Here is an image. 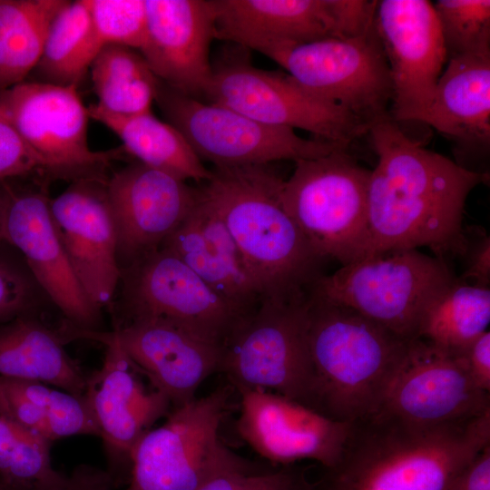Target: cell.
<instances>
[{
	"instance_id": "obj_14",
	"label": "cell",
	"mask_w": 490,
	"mask_h": 490,
	"mask_svg": "<svg viewBox=\"0 0 490 490\" xmlns=\"http://www.w3.org/2000/svg\"><path fill=\"white\" fill-rule=\"evenodd\" d=\"M120 281L126 322L170 321L223 347L244 318L183 261L162 248L122 270Z\"/></svg>"
},
{
	"instance_id": "obj_4",
	"label": "cell",
	"mask_w": 490,
	"mask_h": 490,
	"mask_svg": "<svg viewBox=\"0 0 490 490\" xmlns=\"http://www.w3.org/2000/svg\"><path fill=\"white\" fill-rule=\"evenodd\" d=\"M305 318L311 408L342 422L374 413L412 340L311 292Z\"/></svg>"
},
{
	"instance_id": "obj_10",
	"label": "cell",
	"mask_w": 490,
	"mask_h": 490,
	"mask_svg": "<svg viewBox=\"0 0 490 490\" xmlns=\"http://www.w3.org/2000/svg\"><path fill=\"white\" fill-rule=\"evenodd\" d=\"M155 101L168 122L185 137L200 159L215 167L263 165L284 160L297 162L347 147L302 138L295 130L264 124L226 106L203 103L162 82Z\"/></svg>"
},
{
	"instance_id": "obj_22",
	"label": "cell",
	"mask_w": 490,
	"mask_h": 490,
	"mask_svg": "<svg viewBox=\"0 0 490 490\" xmlns=\"http://www.w3.org/2000/svg\"><path fill=\"white\" fill-rule=\"evenodd\" d=\"M106 182L74 181L50 200L52 217L72 267L100 310L113 303L121 279Z\"/></svg>"
},
{
	"instance_id": "obj_32",
	"label": "cell",
	"mask_w": 490,
	"mask_h": 490,
	"mask_svg": "<svg viewBox=\"0 0 490 490\" xmlns=\"http://www.w3.org/2000/svg\"><path fill=\"white\" fill-rule=\"evenodd\" d=\"M490 289L456 279L426 308L417 338L458 351L487 331Z\"/></svg>"
},
{
	"instance_id": "obj_3",
	"label": "cell",
	"mask_w": 490,
	"mask_h": 490,
	"mask_svg": "<svg viewBox=\"0 0 490 490\" xmlns=\"http://www.w3.org/2000/svg\"><path fill=\"white\" fill-rule=\"evenodd\" d=\"M270 164L215 167L200 188L220 215L263 299L306 298L322 260L284 208Z\"/></svg>"
},
{
	"instance_id": "obj_15",
	"label": "cell",
	"mask_w": 490,
	"mask_h": 490,
	"mask_svg": "<svg viewBox=\"0 0 490 490\" xmlns=\"http://www.w3.org/2000/svg\"><path fill=\"white\" fill-rule=\"evenodd\" d=\"M373 23L391 78L390 116L398 123L423 122L447 61L433 4L377 1Z\"/></svg>"
},
{
	"instance_id": "obj_16",
	"label": "cell",
	"mask_w": 490,
	"mask_h": 490,
	"mask_svg": "<svg viewBox=\"0 0 490 490\" xmlns=\"http://www.w3.org/2000/svg\"><path fill=\"white\" fill-rule=\"evenodd\" d=\"M487 411L489 393L474 385L458 354L416 338L375 412L433 426L473 418Z\"/></svg>"
},
{
	"instance_id": "obj_13",
	"label": "cell",
	"mask_w": 490,
	"mask_h": 490,
	"mask_svg": "<svg viewBox=\"0 0 490 490\" xmlns=\"http://www.w3.org/2000/svg\"><path fill=\"white\" fill-rule=\"evenodd\" d=\"M214 38L267 55L291 44L350 38L373 25L377 1L214 0Z\"/></svg>"
},
{
	"instance_id": "obj_38",
	"label": "cell",
	"mask_w": 490,
	"mask_h": 490,
	"mask_svg": "<svg viewBox=\"0 0 490 490\" xmlns=\"http://www.w3.org/2000/svg\"><path fill=\"white\" fill-rule=\"evenodd\" d=\"M33 174L46 176L38 158L0 108V181Z\"/></svg>"
},
{
	"instance_id": "obj_35",
	"label": "cell",
	"mask_w": 490,
	"mask_h": 490,
	"mask_svg": "<svg viewBox=\"0 0 490 490\" xmlns=\"http://www.w3.org/2000/svg\"><path fill=\"white\" fill-rule=\"evenodd\" d=\"M51 302L39 286L22 255L0 243V325L25 315H35Z\"/></svg>"
},
{
	"instance_id": "obj_28",
	"label": "cell",
	"mask_w": 490,
	"mask_h": 490,
	"mask_svg": "<svg viewBox=\"0 0 490 490\" xmlns=\"http://www.w3.org/2000/svg\"><path fill=\"white\" fill-rule=\"evenodd\" d=\"M65 0H0V92L35 68L50 26Z\"/></svg>"
},
{
	"instance_id": "obj_9",
	"label": "cell",
	"mask_w": 490,
	"mask_h": 490,
	"mask_svg": "<svg viewBox=\"0 0 490 490\" xmlns=\"http://www.w3.org/2000/svg\"><path fill=\"white\" fill-rule=\"evenodd\" d=\"M0 108L42 163L47 178L107 181L123 148L92 151L90 117L77 86L23 82L0 92Z\"/></svg>"
},
{
	"instance_id": "obj_11",
	"label": "cell",
	"mask_w": 490,
	"mask_h": 490,
	"mask_svg": "<svg viewBox=\"0 0 490 490\" xmlns=\"http://www.w3.org/2000/svg\"><path fill=\"white\" fill-rule=\"evenodd\" d=\"M266 56L308 92L343 107L369 127L390 115L391 78L374 23L358 36L286 45Z\"/></svg>"
},
{
	"instance_id": "obj_24",
	"label": "cell",
	"mask_w": 490,
	"mask_h": 490,
	"mask_svg": "<svg viewBox=\"0 0 490 490\" xmlns=\"http://www.w3.org/2000/svg\"><path fill=\"white\" fill-rule=\"evenodd\" d=\"M161 248L183 261L242 316L261 302L230 233L201 190L197 204Z\"/></svg>"
},
{
	"instance_id": "obj_7",
	"label": "cell",
	"mask_w": 490,
	"mask_h": 490,
	"mask_svg": "<svg viewBox=\"0 0 490 490\" xmlns=\"http://www.w3.org/2000/svg\"><path fill=\"white\" fill-rule=\"evenodd\" d=\"M370 172L343 147L297 162L284 180V208L320 259L346 265L363 257Z\"/></svg>"
},
{
	"instance_id": "obj_21",
	"label": "cell",
	"mask_w": 490,
	"mask_h": 490,
	"mask_svg": "<svg viewBox=\"0 0 490 490\" xmlns=\"http://www.w3.org/2000/svg\"><path fill=\"white\" fill-rule=\"evenodd\" d=\"M146 27L139 50L166 86L199 99L212 77L210 46L214 38V0H144Z\"/></svg>"
},
{
	"instance_id": "obj_29",
	"label": "cell",
	"mask_w": 490,
	"mask_h": 490,
	"mask_svg": "<svg viewBox=\"0 0 490 490\" xmlns=\"http://www.w3.org/2000/svg\"><path fill=\"white\" fill-rule=\"evenodd\" d=\"M103 47L93 25L89 0L68 1L50 26L34 69L35 81L78 86Z\"/></svg>"
},
{
	"instance_id": "obj_12",
	"label": "cell",
	"mask_w": 490,
	"mask_h": 490,
	"mask_svg": "<svg viewBox=\"0 0 490 490\" xmlns=\"http://www.w3.org/2000/svg\"><path fill=\"white\" fill-rule=\"evenodd\" d=\"M204 94L218 103L264 124L300 129L315 139L348 147L369 126L343 107L308 92L288 74L270 72L245 59L212 66Z\"/></svg>"
},
{
	"instance_id": "obj_1",
	"label": "cell",
	"mask_w": 490,
	"mask_h": 490,
	"mask_svg": "<svg viewBox=\"0 0 490 490\" xmlns=\"http://www.w3.org/2000/svg\"><path fill=\"white\" fill-rule=\"evenodd\" d=\"M377 156L368 188V240L361 259L421 247L436 257L463 254L470 192L489 180L411 139L390 115L370 125Z\"/></svg>"
},
{
	"instance_id": "obj_37",
	"label": "cell",
	"mask_w": 490,
	"mask_h": 490,
	"mask_svg": "<svg viewBox=\"0 0 490 490\" xmlns=\"http://www.w3.org/2000/svg\"><path fill=\"white\" fill-rule=\"evenodd\" d=\"M198 490H315V485L303 469L290 465L226 473Z\"/></svg>"
},
{
	"instance_id": "obj_41",
	"label": "cell",
	"mask_w": 490,
	"mask_h": 490,
	"mask_svg": "<svg viewBox=\"0 0 490 490\" xmlns=\"http://www.w3.org/2000/svg\"><path fill=\"white\" fill-rule=\"evenodd\" d=\"M448 490H490V444L456 475Z\"/></svg>"
},
{
	"instance_id": "obj_33",
	"label": "cell",
	"mask_w": 490,
	"mask_h": 490,
	"mask_svg": "<svg viewBox=\"0 0 490 490\" xmlns=\"http://www.w3.org/2000/svg\"><path fill=\"white\" fill-rule=\"evenodd\" d=\"M51 443L0 406V482L5 490H32L57 475L51 464Z\"/></svg>"
},
{
	"instance_id": "obj_43",
	"label": "cell",
	"mask_w": 490,
	"mask_h": 490,
	"mask_svg": "<svg viewBox=\"0 0 490 490\" xmlns=\"http://www.w3.org/2000/svg\"><path fill=\"white\" fill-rule=\"evenodd\" d=\"M9 192L10 185L5 181H0V243L4 241L3 230Z\"/></svg>"
},
{
	"instance_id": "obj_23",
	"label": "cell",
	"mask_w": 490,
	"mask_h": 490,
	"mask_svg": "<svg viewBox=\"0 0 490 490\" xmlns=\"http://www.w3.org/2000/svg\"><path fill=\"white\" fill-rule=\"evenodd\" d=\"M101 333L116 341L172 407L195 398L201 383L220 371L222 347L162 319H139Z\"/></svg>"
},
{
	"instance_id": "obj_17",
	"label": "cell",
	"mask_w": 490,
	"mask_h": 490,
	"mask_svg": "<svg viewBox=\"0 0 490 490\" xmlns=\"http://www.w3.org/2000/svg\"><path fill=\"white\" fill-rule=\"evenodd\" d=\"M72 339L85 338L106 347L102 367L87 377L83 398L103 440L112 475L131 466V454L152 425L171 411L170 399L148 388L142 375L119 344L101 330L73 328Z\"/></svg>"
},
{
	"instance_id": "obj_27",
	"label": "cell",
	"mask_w": 490,
	"mask_h": 490,
	"mask_svg": "<svg viewBox=\"0 0 490 490\" xmlns=\"http://www.w3.org/2000/svg\"><path fill=\"white\" fill-rule=\"evenodd\" d=\"M91 118L113 132L122 142L124 152L152 169L181 181H207L211 177L185 137L171 123L156 118L152 111L122 116L97 103L88 107Z\"/></svg>"
},
{
	"instance_id": "obj_26",
	"label": "cell",
	"mask_w": 490,
	"mask_h": 490,
	"mask_svg": "<svg viewBox=\"0 0 490 490\" xmlns=\"http://www.w3.org/2000/svg\"><path fill=\"white\" fill-rule=\"evenodd\" d=\"M66 340L35 315L0 325V377L35 381L83 397L87 377L67 354Z\"/></svg>"
},
{
	"instance_id": "obj_8",
	"label": "cell",
	"mask_w": 490,
	"mask_h": 490,
	"mask_svg": "<svg viewBox=\"0 0 490 490\" xmlns=\"http://www.w3.org/2000/svg\"><path fill=\"white\" fill-rule=\"evenodd\" d=\"M307 299H263L234 328L222 347L220 371L237 389L277 393L311 408Z\"/></svg>"
},
{
	"instance_id": "obj_42",
	"label": "cell",
	"mask_w": 490,
	"mask_h": 490,
	"mask_svg": "<svg viewBox=\"0 0 490 490\" xmlns=\"http://www.w3.org/2000/svg\"><path fill=\"white\" fill-rule=\"evenodd\" d=\"M463 280L472 279L470 284L489 288L490 284V238L486 235L470 248L468 267Z\"/></svg>"
},
{
	"instance_id": "obj_5",
	"label": "cell",
	"mask_w": 490,
	"mask_h": 490,
	"mask_svg": "<svg viewBox=\"0 0 490 490\" xmlns=\"http://www.w3.org/2000/svg\"><path fill=\"white\" fill-rule=\"evenodd\" d=\"M228 397L227 388H220L172 407L165 422L147 431L132 449L125 490H198L220 475L263 467L220 440Z\"/></svg>"
},
{
	"instance_id": "obj_2",
	"label": "cell",
	"mask_w": 490,
	"mask_h": 490,
	"mask_svg": "<svg viewBox=\"0 0 490 490\" xmlns=\"http://www.w3.org/2000/svg\"><path fill=\"white\" fill-rule=\"evenodd\" d=\"M490 444V411L442 425L372 413L352 422L342 454L315 490H448Z\"/></svg>"
},
{
	"instance_id": "obj_20",
	"label": "cell",
	"mask_w": 490,
	"mask_h": 490,
	"mask_svg": "<svg viewBox=\"0 0 490 490\" xmlns=\"http://www.w3.org/2000/svg\"><path fill=\"white\" fill-rule=\"evenodd\" d=\"M106 191L121 270L160 249L200 199V188L138 162L109 177Z\"/></svg>"
},
{
	"instance_id": "obj_36",
	"label": "cell",
	"mask_w": 490,
	"mask_h": 490,
	"mask_svg": "<svg viewBox=\"0 0 490 490\" xmlns=\"http://www.w3.org/2000/svg\"><path fill=\"white\" fill-rule=\"evenodd\" d=\"M94 31L103 46L140 50L145 35L144 0H89Z\"/></svg>"
},
{
	"instance_id": "obj_34",
	"label": "cell",
	"mask_w": 490,
	"mask_h": 490,
	"mask_svg": "<svg viewBox=\"0 0 490 490\" xmlns=\"http://www.w3.org/2000/svg\"><path fill=\"white\" fill-rule=\"evenodd\" d=\"M432 4L447 60L490 54L489 0H438Z\"/></svg>"
},
{
	"instance_id": "obj_30",
	"label": "cell",
	"mask_w": 490,
	"mask_h": 490,
	"mask_svg": "<svg viewBox=\"0 0 490 490\" xmlns=\"http://www.w3.org/2000/svg\"><path fill=\"white\" fill-rule=\"evenodd\" d=\"M8 380L15 391L8 412L20 425L50 442L79 435L98 436L83 397L35 381Z\"/></svg>"
},
{
	"instance_id": "obj_44",
	"label": "cell",
	"mask_w": 490,
	"mask_h": 490,
	"mask_svg": "<svg viewBox=\"0 0 490 490\" xmlns=\"http://www.w3.org/2000/svg\"><path fill=\"white\" fill-rule=\"evenodd\" d=\"M0 490H5L1 482H0Z\"/></svg>"
},
{
	"instance_id": "obj_25",
	"label": "cell",
	"mask_w": 490,
	"mask_h": 490,
	"mask_svg": "<svg viewBox=\"0 0 490 490\" xmlns=\"http://www.w3.org/2000/svg\"><path fill=\"white\" fill-rule=\"evenodd\" d=\"M423 122L465 149L490 143V54L447 60Z\"/></svg>"
},
{
	"instance_id": "obj_40",
	"label": "cell",
	"mask_w": 490,
	"mask_h": 490,
	"mask_svg": "<svg viewBox=\"0 0 490 490\" xmlns=\"http://www.w3.org/2000/svg\"><path fill=\"white\" fill-rule=\"evenodd\" d=\"M456 352L474 385L490 392V332L485 331Z\"/></svg>"
},
{
	"instance_id": "obj_31",
	"label": "cell",
	"mask_w": 490,
	"mask_h": 490,
	"mask_svg": "<svg viewBox=\"0 0 490 490\" xmlns=\"http://www.w3.org/2000/svg\"><path fill=\"white\" fill-rule=\"evenodd\" d=\"M90 70L100 107L122 116L151 111L160 81L140 52L122 45H105Z\"/></svg>"
},
{
	"instance_id": "obj_6",
	"label": "cell",
	"mask_w": 490,
	"mask_h": 490,
	"mask_svg": "<svg viewBox=\"0 0 490 490\" xmlns=\"http://www.w3.org/2000/svg\"><path fill=\"white\" fill-rule=\"evenodd\" d=\"M456 279L445 260L417 249L396 250L320 275L310 292L413 340L426 308Z\"/></svg>"
},
{
	"instance_id": "obj_39",
	"label": "cell",
	"mask_w": 490,
	"mask_h": 490,
	"mask_svg": "<svg viewBox=\"0 0 490 490\" xmlns=\"http://www.w3.org/2000/svg\"><path fill=\"white\" fill-rule=\"evenodd\" d=\"M115 478L106 470L82 464L69 475L57 473L32 490H114Z\"/></svg>"
},
{
	"instance_id": "obj_18",
	"label": "cell",
	"mask_w": 490,
	"mask_h": 490,
	"mask_svg": "<svg viewBox=\"0 0 490 490\" xmlns=\"http://www.w3.org/2000/svg\"><path fill=\"white\" fill-rule=\"evenodd\" d=\"M45 190L17 191L10 186L3 240L24 258L49 300L66 324L102 330L101 310L82 287L62 243Z\"/></svg>"
},
{
	"instance_id": "obj_19",
	"label": "cell",
	"mask_w": 490,
	"mask_h": 490,
	"mask_svg": "<svg viewBox=\"0 0 490 490\" xmlns=\"http://www.w3.org/2000/svg\"><path fill=\"white\" fill-rule=\"evenodd\" d=\"M240 436L272 464L314 460L324 468L338 461L352 422L332 419L282 395L240 388Z\"/></svg>"
}]
</instances>
